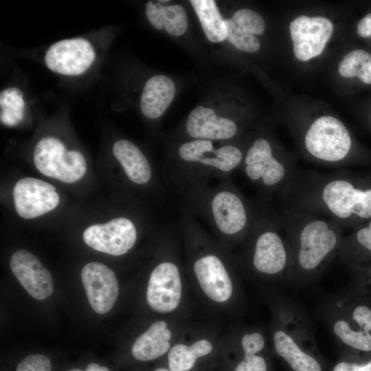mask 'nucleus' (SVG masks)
Here are the masks:
<instances>
[{
    "label": "nucleus",
    "instance_id": "23",
    "mask_svg": "<svg viewBox=\"0 0 371 371\" xmlns=\"http://www.w3.org/2000/svg\"><path fill=\"white\" fill-rule=\"evenodd\" d=\"M30 100L25 90L14 84L3 87L0 92V121L8 127H16L27 118Z\"/></svg>",
    "mask_w": 371,
    "mask_h": 371
},
{
    "label": "nucleus",
    "instance_id": "32",
    "mask_svg": "<svg viewBox=\"0 0 371 371\" xmlns=\"http://www.w3.org/2000/svg\"><path fill=\"white\" fill-rule=\"evenodd\" d=\"M357 31L361 37L371 36V13L368 14L359 21Z\"/></svg>",
    "mask_w": 371,
    "mask_h": 371
},
{
    "label": "nucleus",
    "instance_id": "30",
    "mask_svg": "<svg viewBox=\"0 0 371 371\" xmlns=\"http://www.w3.org/2000/svg\"><path fill=\"white\" fill-rule=\"evenodd\" d=\"M345 241H354L366 250L371 253V220L356 231L353 236Z\"/></svg>",
    "mask_w": 371,
    "mask_h": 371
},
{
    "label": "nucleus",
    "instance_id": "1",
    "mask_svg": "<svg viewBox=\"0 0 371 371\" xmlns=\"http://www.w3.org/2000/svg\"><path fill=\"white\" fill-rule=\"evenodd\" d=\"M175 191L179 206L201 218L219 236L236 241L248 236L255 218L256 201L242 193L231 176L214 185L198 183Z\"/></svg>",
    "mask_w": 371,
    "mask_h": 371
},
{
    "label": "nucleus",
    "instance_id": "31",
    "mask_svg": "<svg viewBox=\"0 0 371 371\" xmlns=\"http://www.w3.org/2000/svg\"><path fill=\"white\" fill-rule=\"evenodd\" d=\"M333 371H371V361L364 364L340 362L334 367Z\"/></svg>",
    "mask_w": 371,
    "mask_h": 371
},
{
    "label": "nucleus",
    "instance_id": "8",
    "mask_svg": "<svg viewBox=\"0 0 371 371\" xmlns=\"http://www.w3.org/2000/svg\"><path fill=\"white\" fill-rule=\"evenodd\" d=\"M33 158L41 174L64 183L79 181L87 170L81 152L68 149L63 140L56 136L41 137L34 146Z\"/></svg>",
    "mask_w": 371,
    "mask_h": 371
},
{
    "label": "nucleus",
    "instance_id": "15",
    "mask_svg": "<svg viewBox=\"0 0 371 371\" xmlns=\"http://www.w3.org/2000/svg\"><path fill=\"white\" fill-rule=\"evenodd\" d=\"M193 272L204 293L211 300L223 302L232 294V282L224 261L214 251L201 254L192 263Z\"/></svg>",
    "mask_w": 371,
    "mask_h": 371
},
{
    "label": "nucleus",
    "instance_id": "18",
    "mask_svg": "<svg viewBox=\"0 0 371 371\" xmlns=\"http://www.w3.org/2000/svg\"><path fill=\"white\" fill-rule=\"evenodd\" d=\"M113 155L121 165L128 180L135 186H147L156 181L148 157L135 143L125 139L115 142Z\"/></svg>",
    "mask_w": 371,
    "mask_h": 371
},
{
    "label": "nucleus",
    "instance_id": "7",
    "mask_svg": "<svg viewBox=\"0 0 371 371\" xmlns=\"http://www.w3.org/2000/svg\"><path fill=\"white\" fill-rule=\"evenodd\" d=\"M352 145V138L346 126L331 115L315 119L306 129L302 138L307 159L335 168H341L348 161Z\"/></svg>",
    "mask_w": 371,
    "mask_h": 371
},
{
    "label": "nucleus",
    "instance_id": "16",
    "mask_svg": "<svg viewBox=\"0 0 371 371\" xmlns=\"http://www.w3.org/2000/svg\"><path fill=\"white\" fill-rule=\"evenodd\" d=\"M10 267L20 284L34 298L42 300L53 293L50 273L31 252L25 249L14 252Z\"/></svg>",
    "mask_w": 371,
    "mask_h": 371
},
{
    "label": "nucleus",
    "instance_id": "24",
    "mask_svg": "<svg viewBox=\"0 0 371 371\" xmlns=\"http://www.w3.org/2000/svg\"><path fill=\"white\" fill-rule=\"evenodd\" d=\"M275 348L294 371H322L319 362L300 349L286 333L278 330L273 337Z\"/></svg>",
    "mask_w": 371,
    "mask_h": 371
},
{
    "label": "nucleus",
    "instance_id": "25",
    "mask_svg": "<svg viewBox=\"0 0 371 371\" xmlns=\"http://www.w3.org/2000/svg\"><path fill=\"white\" fill-rule=\"evenodd\" d=\"M202 30L207 38L212 43H221L227 38L225 20L214 0H191Z\"/></svg>",
    "mask_w": 371,
    "mask_h": 371
},
{
    "label": "nucleus",
    "instance_id": "12",
    "mask_svg": "<svg viewBox=\"0 0 371 371\" xmlns=\"http://www.w3.org/2000/svg\"><path fill=\"white\" fill-rule=\"evenodd\" d=\"M181 295V281L176 263L164 260L152 271L146 291V300L150 307L159 313H169L179 304Z\"/></svg>",
    "mask_w": 371,
    "mask_h": 371
},
{
    "label": "nucleus",
    "instance_id": "4",
    "mask_svg": "<svg viewBox=\"0 0 371 371\" xmlns=\"http://www.w3.org/2000/svg\"><path fill=\"white\" fill-rule=\"evenodd\" d=\"M112 38L108 27L58 41L37 51L38 60L51 72L69 80L85 78L102 63Z\"/></svg>",
    "mask_w": 371,
    "mask_h": 371
},
{
    "label": "nucleus",
    "instance_id": "34",
    "mask_svg": "<svg viewBox=\"0 0 371 371\" xmlns=\"http://www.w3.org/2000/svg\"><path fill=\"white\" fill-rule=\"evenodd\" d=\"M154 371H171V370H168L165 369V368H158V369H156Z\"/></svg>",
    "mask_w": 371,
    "mask_h": 371
},
{
    "label": "nucleus",
    "instance_id": "27",
    "mask_svg": "<svg viewBox=\"0 0 371 371\" xmlns=\"http://www.w3.org/2000/svg\"><path fill=\"white\" fill-rule=\"evenodd\" d=\"M341 76L346 78L357 76L366 84H371V54L362 49L348 53L338 66Z\"/></svg>",
    "mask_w": 371,
    "mask_h": 371
},
{
    "label": "nucleus",
    "instance_id": "2",
    "mask_svg": "<svg viewBox=\"0 0 371 371\" xmlns=\"http://www.w3.org/2000/svg\"><path fill=\"white\" fill-rule=\"evenodd\" d=\"M289 249V267L293 272L319 271L342 243V229L332 220L278 205Z\"/></svg>",
    "mask_w": 371,
    "mask_h": 371
},
{
    "label": "nucleus",
    "instance_id": "3",
    "mask_svg": "<svg viewBox=\"0 0 371 371\" xmlns=\"http://www.w3.org/2000/svg\"><path fill=\"white\" fill-rule=\"evenodd\" d=\"M215 142L188 139L170 151L167 161L168 183L173 189L208 183L239 170L244 150L235 144L216 146Z\"/></svg>",
    "mask_w": 371,
    "mask_h": 371
},
{
    "label": "nucleus",
    "instance_id": "17",
    "mask_svg": "<svg viewBox=\"0 0 371 371\" xmlns=\"http://www.w3.org/2000/svg\"><path fill=\"white\" fill-rule=\"evenodd\" d=\"M225 22L226 40L236 48L245 52H256L260 49V43L255 35L265 32V23L258 13L249 8L239 9Z\"/></svg>",
    "mask_w": 371,
    "mask_h": 371
},
{
    "label": "nucleus",
    "instance_id": "28",
    "mask_svg": "<svg viewBox=\"0 0 371 371\" xmlns=\"http://www.w3.org/2000/svg\"><path fill=\"white\" fill-rule=\"evenodd\" d=\"M16 371H52L51 362L46 356L30 355L19 363Z\"/></svg>",
    "mask_w": 371,
    "mask_h": 371
},
{
    "label": "nucleus",
    "instance_id": "5",
    "mask_svg": "<svg viewBox=\"0 0 371 371\" xmlns=\"http://www.w3.org/2000/svg\"><path fill=\"white\" fill-rule=\"evenodd\" d=\"M239 170L256 186L260 196L270 199L286 195L300 172L293 158L265 136L256 137L247 146Z\"/></svg>",
    "mask_w": 371,
    "mask_h": 371
},
{
    "label": "nucleus",
    "instance_id": "20",
    "mask_svg": "<svg viewBox=\"0 0 371 371\" xmlns=\"http://www.w3.org/2000/svg\"><path fill=\"white\" fill-rule=\"evenodd\" d=\"M333 331L346 345L362 351L371 350V309L364 305L357 306L349 322L339 319L334 323Z\"/></svg>",
    "mask_w": 371,
    "mask_h": 371
},
{
    "label": "nucleus",
    "instance_id": "6",
    "mask_svg": "<svg viewBox=\"0 0 371 371\" xmlns=\"http://www.w3.org/2000/svg\"><path fill=\"white\" fill-rule=\"evenodd\" d=\"M255 218L247 236L249 241V258L254 269L263 274L276 275L289 267L287 240L277 204L272 199L260 196L256 201Z\"/></svg>",
    "mask_w": 371,
    "mask_h": 371
},
{
    "label": "nucleus",
    "instance_id": "10",
    "mask_svg": "<svg viewBox=\"0 0 371 371\" xmlns=\"http://www.w3.org/2000/svg\"><path fill=\"white\" fill-rule=\"evenodd\" d=\"M296 58L307 61L322 54L333 32V25L324 16L296 17L289 26Z\"/></svg>",
    "mask_w": 371,
    "mask_h": 371
},
{
    "label": "nucleus",
    "instance_id": "33",
    "mask_svg": "<svg viewBox=\"0 0 371 371\" xmlns=\"http://www.w3.org/2000/svg\"><path fill=\"white\" fill-rule=\"evenodd\" d=\"M68 371H83L78 368H73ZM85 371H110L106 367L100 366L96 363H90L87 365Z\"/></svg>",
    "mask_w": 371,
    "mask_h": 371
},
{
    "label": "nucleus",
    "instance_id": "21",
    "mask_svg": "<svg viewBox=\"0 0 371 371\" xmlns=\"http://www.w3.org/2000/svg\"><path fill=\"white\" fill-rule=\"evenodd\" d=\"M145 6L146 19L156 30L164 29L167 33L174 36H179L186 33L188 19L181 5H164L159 1H148Z\"/></svg>",
    "mask_w": 371,
    "mask_h": 371
},
{
    "label": "nucleus",
    "instance_id": "35",
    "mask_svg": "<svg viewBox=\"0 0 371 371\" xmlns=\"http://www.w3.org/2000/svg\"><path fill=\"white\" fill-rule=\"evenodd\" d=\"M370 274H371V267H370Z\"/></svg>",
    "mask_w": 371,
    "mask_h": 371
},
{
    "label": "nucleus",
    "instance_id": "22",
    "mask_svg": "<svg viewBox=\"0 0 371 371\" xmlns=\"http://www.w3.org/2000/svg\"><path fill=\"white\" fill-rule=\"evenodd\" d=\"M170 338L167 323L157 321L137 337L132 347V354L136 359L143 361L159 358L170 348Z\"/></svg>",
    "mask_w": 371,
    "mask_h": 371
},
{
    "label": "nucleus",
    "instance_id": "11",
    "mask_svg": "<svg viewBox=\"0 0 371 371\" xmlns=\"http://www.w3.org/2000/svg\"><path fill=\"white\" fill-rule=\"evenodd\" d=\"M13 199L17 214L24 218H34L52 211L60 200L53 185L32 177H25L16 182Z\"/></svg>",
    "mask_w": 371,
    "mask_h": 371
},
{
    "label": "nucleus",
    "instance_id": "26",
    "mask_svg": "<svg viewBox=\"0 0 371 371\" xmlns=\"http://www.w3.org/2000/svg\"><path fill=\"white\" fill-rule=\"evenodd\" d=\"M212 346L206 339H200L188 346L177 344L169 351L168 359L170 370L188 371L192 369L196 359L211 352Z\"/></svg>",
    "mask_w": 371,
    "mask_h": 371
},
{
    "label": "nucleus",
    "instance_id": "13",
    "mask_svg": "<svg viewBox=\"0 0 371 371\" xmlns=\"http://www.w3.org/2000/svg\"><path fill=\"white\" fill-rule=\"evenodd\" d=\"M81 280L93 310L98 314L109 312L119 293L115 273L101 262H91L82 269Z\"/></svg>",
    "mask_w": 371,
    "mask_h": 371
},
{
    "label": "nucleus",
    "instance_id": "29",
    "mask_svg": "<svg viewBox=\"0 0 371 371\" xmlns=\"http://www.w3.org/2000/svg\"><path fill=\"white\" fill-rule=\"evenodd\" d=\"M245 357L236 366L234 371H267L265 359L254 350H245Z\"/></svg>",
    "mask_w": 371,
    "mask_h": 371
},
{
    "label": "nucleus",
    "instance_id": "14",
    "mask_svg": "<svg viewBox=\"0 0 371 371\" xmlns=\"http://www.w3.org/2000/svg\"><path fill=\"white\" fill-rule=\"evenodd\" d=\"M185 132L188 139L226 142L237 137L239 126L230 117L219 115L210 107L198 106L188 115Z\"/></svg>",
    "mask_w": 371,
    "mask_h": 371
},
{
    "label": "nucleus",
    "instance_id": "19",
    "mask_svg": "<svg viewBox=\"0 0 371 371\" xmlns=\"http://www.w3.org/2000/svg\"><path fill=\"white\" fill-rule=\"evenodd\" d=\"M175 95L172 80L163 74L155 75L145 82L139 100L143 115L149 120H157L165 113Z\"/></svg>",
    "mask_w": 371,
    "mask_h": 371
},
{
    "label": "nucleus",
    "instance_id": "9",
    "mask_svg": "<svg viewBox=\"0 0 371 371\" xmlns=\"http://www.w3.org/2000/svg\"><path fill=\"white\" fill-rule=\"evenodd\" d=\"M137 229L128 217L115 218L104 224L93 225L83 233L85 243L93 249L112 256L126 254L135 245Z\"/></svg>",
    "mask_w": 371,
    "mask_h": 371
}]
</instances>
